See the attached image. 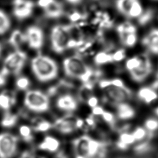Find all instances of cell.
Instances as JSON below:
<instances>
[{"instance_id": "4", "label": "cell", "mask_w": 158, "mask_h": 158, "mask_svg": "<svg viewBox=\"0 0 158 158\" xmlns=\"http://www.w3.org/2000/svg\"><path fill=\"white\" fill-rule=\"evenodd\" d=\"M23 104L29 110L36 113H43L48 111L50 106L48 96L43 92L31 89L26 92Z\"/></svg>"}, {"instance_id": "2", "label": "cell", "mask_w": 158, "mask_h": 158, "mask_svg": "<svg viewBox=\"0 0 158 158\" xmlns=\"http://www.w3.org/2000/svg\"><path fill=\"white\" fill-rule=\"evenodd\" d=\"M63 69L66 75L83 83L90 81L94 74L93 69L79 55L65 58L63 61Z\"/></svg>"}, {"instance_id": "49", "label": "cell", "mask_w": 158, "mask_h": 158, "mask_svg": "<svg viewBox=\"0 0 158 158\" xmlns=\"http://www.w3.org/2000/svg\"><path fill=\"white\" fill-rule=\"evenodd\" d=\"M19 158H29V157H28L27 156H22V157H19Z\"/></svg>"}, {"instance_id": "13", "label": "cell", "mask_w": 158, "mask_h": 158, "mask_svg": "<svg viewBox=\"0 0 158 158\" xmlns=\"http://www.w3.org/2000/svg\"><path fill=\"white\" fill-rule=\"evenodd\" d=\"M56 106L60 110L72 112L78 107L77 99L71 94L65 93L59 96L56 101Z\"/></svg>"}, {"instance_id": "23", "label": "cell", "mask_w": 158, "mask_h": 158, "mask_svg": "<svg viewBox=\"0 0 158 158\" xmlns=\"http://www.w3.org/2000/svg\"><path fill=\"white\" fill-rule=\"evenodd\" d=\"M8 42L17 50L21 46H22V44L27 43L25 33H23L19 30H15L10 34Z\"/></svg>"}, {"instance_id": "17", "label": "cell", "mask_w": 158, "mask_h": 158, "mask_svg": "<svg viewBox=\"0 0 158 158\" xmlns=\"http://www.w3.org/2000/svg\"><path fill=\"white\" fill-rule=\"evenodd\" d=\"M116 109V116L122 120H128L135 117V109L128 102H122L114 104Z\"/></svg>"}, {"instance_id": "43", "label": "cell", "mask_w": 158, "mask_h": 158, "mask_svg": "<svg viewBox=\"0 0 158 158\" xmlns=\"http://www.w3.org/2000/svg\"><path fill=\"white\" fill-rule=\"evenodd\" d=\"M151 86L154 88L155 89H158V70L156 73V80L153 81V83H152Z\"/></svg>"}, {"instance_id": "27", "label": "cell", "mask_w": 158, "mask_h": 158, "mask_svg": "<svg viewBox=\"0 0 158 158\" xmlns=\"http://www.w3.org/2000/svg\"><path fill=\"white\" fill-rule=\"evenodd\" d=\"M116 30L118 35L137 32L136 27L133 23L128 21H125L119 24L117 27Z\"/></svg>"}, {"instance_id": "34", "label": "cell", "mask_w": 158, "mask_h": 158, "mask_svg": "<svg viewBox=\"0 0 158 158\" xmlns=\"http://www.w3.org/2000/svg\"><path fill=\"white\" fill-rule=\"evenodd\" d=\"M133 1L131 0H116L115 6L120 13L127 16Z\"/></svg>"}, {"instance_id": "18", "label": "cell", "mask_w": 158, "mask_h": 158, "mask_svg": "<svg viewBox=\"0 0 158 158\" xmlns=\"http://www.w3.org/2000/svg\"><path fill=\"white\" fill-rule=\"evenodd\" d=\"M30 125L34 132L44 133L52 128V124L41 117H35L30 120Z\"/></svg>"}, {"instance_id": "42", "label": "cell", "mask_w": 158, "mask_h": 158, "mask_svg": "<svg viewBox=\"0 0 158 158\" xmlns=\"http://www.w3.org/2000/svg\"><path fill=\"white\" fill-rule=\"evenodd\" d=\"M54 0H38L37 4L39 7L45 9L49 4H51Z\"/></svg>"}, {"instance_id": "48", "label": "cell", "mask_w": 158, "mask_h": 158, "mask_svg": "<svg viewBox=\"0 0 158 158\" xmlns=\"http://www.w3.org/2000/svg\"><path fill=\"white\" fill-rule=\"evenodd\" d=\"M1 52H2V46H1V44L0 43V57L1 55Z\"/></svg>"}, {"instance_id": "53", "label": "cell", "mask_w": 158, "mask_h": 158, "mask_svg": "<svg viewBox=\"0 0 158 158\" xmlns=\"http://www.w3.org/2000/svg\"><path fill=\"white\" fill-rule=\"evenodd\" d=\"M154 1H158V0H154Z\"/></svg>"}, {"instance_id": "26", "label": "cell", "mask_w": 158, "mask_h": 158, "mask_svg": "<svg viewBox=\"0 0 158 158\" xmlns=\"http://www.w3.org/2000/svg\"><path fill=\"white\" fill-rule=\"evenodd\" d=\"M143 11V7L141 2L139 0H135L133 2L126 17L130 19H137L142 14Z\"/></svg>"}, {"instance_id": "51", "label": "cell", "mask_w": 158, "mask_h": 158, "mask_svg": "<svg viewBox=\"0 0 158 158\" xmlns=\"http://www.w3.org/2000/svg\"><path fill=\"white\" fill-rule=\"evenodd\" d=\"M92 158H96V157H92Z\"/></svg>"}, {"instance_id": "37", "label": "cell", "mask_w": 158, "mask_h": 158, "mask_svg": "<svg viewBox=\"0 0 158 158\" xmlns=\"http://www.w3.org/2000/svg\"><path fill=\"white\" fill-rule=\"evenodd\" d=\"M15 84L18 89L27 90L30 85V81L27 77L21 76L17 78Z\"/></svg>"}, {"instance_id": "16", "label": "cell", "mask_w": 158, "mask_h": 158, "mask_svg": "<svg viewBox=\"0 0 158 158\" xmlns=\"http://www.w3.org/2000/svg\"><path fill=\"white\" fill-rule=\"evenodd\" d=\"M60 141L53 136H46L38 144V149L49 153L56 152L60 148Z\"/></svg>"}, {"instance_id": "52", "label": "cell", "mask_w": 158, "mask_h": 158, "mask_svg": "<svg viewBox=\"0 0 158 158\" xmlns=\"http://www.w3.org/2000/svg\"><path fill=\"white\" fill-rule=\"evenodd\" d=\"M131 1H135V0H131Z\"/></svg>"}, {"instance_id": "41", "label": "cell", "mask_w": 158, "mask_h": 158, "mask_svg": "<svg viewBox=\"0 0 158 158\" xmlns=\"http://www.w3.org/2000/svg\"><path fill=\"white\" fill-rule=\"evenodd\" d=\"M86 104L91 109L99 105V99L94 94L90 96L86 101Z\"/></svg>"}, {"instance_id": "32", "label": "cell", "mask_w": 158, "mask_h": 158, "mask_svg": "<svg viewBox=\"0 0 158 158\" xmlns=\"http://www.w3.org/2000/svg\"><path fill=\"white\" fill-rule=\"evenodd\" d=\"M155 12L152 9H148L144 10L142 14L137 19L138 24L141 26H144L149 23L154 17Z\"/></svg>"}, {"instance_id": "10", "label": "cell", "mask_w": 158, "mask_h": 158, "mask_svg": "<svg viewBox=\"0 0 158 158\" xmlns=\"http://www.w3.org/2000/svg\"><path fill=\"white\" fill-rule=\"evenodd\" d=\"M152 70V63L149 56L147 53H143V59L140 65L129 72V74L134 81L141 83L151 75Z\"/></svg>"}, {"instance_id": "20", "label": "cell", "mask_w": 158, "mask_h": 158, "mask_svg": "<svg viewBox=\"0 0 158 158\" xmlns=\"http://www.w3.org/2000/svg\"><path fill=\"white\" fill-rule=\"evenodd\" d=\"M15 102L16 98L12 91L5 90L0 93V109L9 110Z\"/></svg>"}, {"instance_id": "44", "label": "cell", "mask_w": 158, "mask_h": 158, "mask_svg": "<svg viewBox=\"0 0 158 158\" xmlns=\"http://www.w3.org/2000/svg\"><path fill=\"white\" fill-rule=\"evenodd\" d=\"M6 77L3 76L0 73V87L3 86L6 83Z\"/></svg>"}, {"instance_id": "7", "label": "cell", "mask_w": 158, "mask_h": 158, "mask_svg": "<svg viewBox=\"0 0 158 158\" xmlns=\"http://www.w3.org/2000/svg\"><path fill=\"white\" fill-rule=\"evenodd\" d=\"M50 39L52 48L56 53H62L69 49L70 36L68 25H57L54 26L51 30Z\"/></svg>"}, {"instance_id": "22", "label": "cell", "mask_w": 158, "mask_h": 158, "mask_svg": "<svg viewBox=\"0 0 158 158\" xmlns=\"http://www.w3.org/2000/svg\"><path fill=\"white\" fill-rule=\"evenodd\" d=\"M136 143V139L131 131H124L119 135L117 141V146L120 149H126Z\"/></svg>"}, {"instance_id": "14", "label": "cell", "mask_w": 158, "mask_h": 158, "mask_svg": "<svg viewBox=\"0 0 158 158\" xmlns=\"http://www.w3.org/2000/svg\"><path fill=\"white\" fill-rule=\"evenodd\" d=\"M142 45L154 55H158V28L151 30L141 40Z\"/></svg>"}, {"instance_id": "5", "label": "cell", "mask_w": 158, "mask_h": 158, "mask_svg": "<svg viewBox=\"0 0 158 158\" xmlns=\"http://www.w3.org/2000/svg\"><path fill=\"white\" fill-rule=\"evenodd\" d=\"M73 146L77 157L92 158L98 153L101 144L88 135H82L73 141Z\"/></svg>"}, {"instance_id": "36", "label": "cell", "mask_w": 158, "mask_h": 158, "mask_svg": "<svg viewBox=\"0 0 158 158\" xmlns=\"http://www.w3.org/2000/svg\"><path fill=\"white\" fill-rule=\"evenodd\" d=\"M144 127L148 132H154L158 130V118L156 117L148 118L144 124Z\"/></svg>"}, {"instance_id": "46", "label": "cell", "mask_w": 158, "mask_h": 158, "mask_svg": "<svg viewBox=\"0 0 158 158\" xmlns=\"http://www.w3.org/2000/svg\"><path fill=\"white\" fill-rule=\"evenodd\" d=\"M154 112H155V114H156V117H157V118H158V107H157L155 108V109H154Z\"/></svg>"}, {"instance_id": "29", "label": "cell", "mask_w": 158, "mask_h": 158, "mask_svg": "<svg viewBox=\"0 0 158 158\" xmlns=\"http://www.w3.org/2000/svg\"><path fill=\"white\" fill-rule=\"evenodd\" d=\"M143 53L133 56L130 58H128L125 64V69L127 70V71L129 72L135 69H136L140 65L143 61Z\"/></svg>"}, {"instance_id": "40", "label": "cell", "mask_w": 158, "mask_h": 158, "mask_svg": "<svg viewBox=\"0 0 158 158\" xmlns=\"http://www.w3.org/2000/svg\"><path fill=\"white\" fill-rule=\"evenodd\" d=\"M113 62H118L123 60L126 57V52L124 49H118L114 53H112Z\"/></svg>"}, {"instance_id": "45", "label": "cell", "mask_w": 158, "mask_h": 158, "mask_svg": "<svg viewBox=\"0 0 158 158\" xmlns=\"http://www.w3.org/2000/svg\"><path fill=\"white\" fill-rule=\"evenodd\" d=\"M69 3L71 4H77L81 2L82 0H66Z\"/></svg>"}, {"instance_id": "39", "label": "cell", "mask_w": 158, "mask_h": 158, "mask_svg": "<svg viewBox=\"0 0 158 158\" xmlns=\"http://www.w3.org/2000/svg\"><path fill=\"white\" fill-rule=\"evenodd\" d=\"M68 17L69 19L72 23H77L80 20L85 19L86 17V15L83 14L78 11H73L69 14Z\"/></svg>"}, {"instance_id": "9", "label": "cell", "mask_w": 158, "mask_h": 158, "mask_svg": "<svg viewBox=\"0 0 158 158\" xmlns=\"http://www.w3.org/2000/svg\"><path fill=\"white\" fill-rule=\"evenodd\" d=\"M17 137L9 132L0 133V158H12L18 149Z\"/></svg>"}, {"instance_id": "8", "label": "cell", "mask_w": 158, "mask_h": 158, "mask_svg": "<svg viewBox=\"0 0 158 158\" xmlns=\"http://www.w3.org/2000/svg\"><path fill=\"white\" fill-rule=\"evenodd\" d=\"M83 125L84 119L68 114L56 119L52 124V127L62 134L69 135L77 130H82Z\"/></svg>"}, {"instance_id": "3", "label": "cell", "mask_w": 158, "mask_h": 158, "mask_svg": "<svg viewBox=\"0 0 158 158\" xmlns=\"http://www.w3.org/2000/svg\"><path fill=\"white\" fill-rule=\"evenodd\" d=\"M31 67L36 78L41 82L50 81L58 75V66L52 58L39 54L31 62Z\"/></svg>"}, {"instance_id": "11", "label": "cell", "mask_w": 158, "mask_h": 158, "mask_svg": "<svg viewBox=\"0 0 158 158\" xmlns=\"http://www.w3.org/2000/svg\"><path fill=\"white\" fill-rule=\"evenodd\" d=\"M26 41L29 47L35 50L40 49L44 41V34L42 29L35 25L29 27L26 31Z\"/></svg>"}, {"instance_id": "12", "label": "cell", "mask_w": 158, "mask_h": 158, "mask_svg": "<svg viewBox=\"0 0 158 158\" xmlns=\"http://www.w3.org/2000/svg\"><path fill=\"white\" fill-rule=\"evenodd\" d=\"M33 2L30 0H14L13 14L20 20L27 19L33 12Z\"/></svg>"}, {"instance_id": "38", "label": "cell", "mask_w": 158, "mask_h": 158, "mask_svg": "<svg viewBox=\"0 0 158 158\" xmlns=\"http://www.w3.org/2000/svg\"><path fill=\"white\" fill-rule=\"evenodd\" d=\"M96 126V122L94 117L91 114L84 119V125L83 130L88 131L94 129Z\"/></svg>"}, {"instance_id": "47", "label": "cell", "mask_w": 158, "mask_h": 158, "mask_svg": "<svg viewBox=\"0 0 158 158\" xmlns=\"http://www.w3.org/2000/svg\"><path fill=\"white\" fill-rule=\"evenodd\" d=\"M31 158H48V157L43 156H35V157H32Z\"/></svg>"}, {"instance_id": "6", "label": "cell", "mask_w": 158, "mask_h": 158, "mask_svg": "<svg viewBox=\"0 0 158 158\" xmlns=\"http://www.w3.org/2000/svg\"><path fill=\"white\" fill-rule=\"evenodd\" d=\"M27 59V54L19 49H17L6 57L0 73L4 77L9 74L19 75L22 71Z\"/></svg>"}, {"instance_id": "19", "label": "cell", "mask_w": 158, "mask_h": 158, "mask_svg": "<svg viewBox=\"0 0 158 158\" xmlns=\"http://www.w3.org/2000/svg\"><path fill=\"white\" fill-rule=\"evenodd\" d=\"M91 114L94 117H100L106 123L112 125L115 123V116L110 111L105 110L102 106L98 105L91 109Z\"/></svg>"}, {"instance_id": "1", "label": "cell", "mask_w": 158, "mask_h": 158, "mask_svg": "<svg viewBox=\"0 0 158 158\" xmlns=\"http://www.w3.org/2000/svg\"><path fill=\"white\" fill-rule=\"evenodd\" d=\"M99 86L103 90L105 99L114 105L128 102L131 98V91L120 78L102 80L99 82Z\"/></svg>"}, {"instance_id": "21", "label": "cell", "mask_w": 158, "mask_h": 158, "mask_svg": "<svg viewBox=\"0 0 158 158\" xmlns=\"http://www.w3.org/2000/svg\"><path fill=\"white\" fill-rule=\"evenodd\" d=\"M44 15L49 19H57L60 17L64 13V6L62 4L54 0L51 4L44 9Z\"/></svg>"}, {"instance_id": "50", "label": "cell", "mask_w": 158, "mask_h": 158, "mask_svg": "<svg viewBox=\"0 0 158 158\" xmlns=\"http://www.w3.org/2000/svg\"><path fill=\"white\" fill-rule=\"evenodd\" d=\"M76 158H82V157H77Z\"/></svg>"}, {"instance_id": "33", "label": "cell", "mask_w": 158, "mask_h": 158, "mask_svg": "<svg viewBox=\"0 0 158 158\" xmlns=\"http://www.w3.org/2000/svg\"><path fill=\"white\" fill-rule=\"evenodd\" d=\"M10 27V20L8 15L0 10V35L6 33Z\"/></svg>"}, {"instance_id": "15", "label": "cell", "mask_w": 158, "mask_h": 158, "mask_svg": "<svg viewBox=\"0 0 158 158\" xmlns=\"http://www.w3.org/2000/svg\"><path fill=\"white\" fill-rule=\"evenodd\" d=\"M137 97L143 102L149 104L155 102L158 99V93L157 89L151 86H143L138 89Z\"/></svg>"}, {"instance_id": "35", "label": "cell", "mask_w": 158, "mask_h": 158, "mask_svg": "<svg viewBox=\"0 0 158 158\" xmlns=\"http://www.w3.org/2000/svg\"><path fill=\"white\" fill-rule=\"evenodd\" d=\"M136 143L144 141L148 136V131L144 127H136L132 131Z\"/></svg>"}, {"instance_id": "25", "label": "cell", "mask_w": 158, "mask_h": 158, "mask_svg": "<svg viewBox=\"0 0 158 158\" xmlns=\"http://www.w3.org/2000/svg\"><path fill=\"white\" fill-rule=\"evenodd\" d=\"M19 120V116L17 114L11 112L9 110L5 111L3 115L1 124L3 127L11 128L14 127Z\"/></svg>"}, {"instance_id": "24", "label": "cell", "mask_w": 158, "mask_h": 158, "mask_svg": "<svg viewBox=\"0 0 158 158\" xmlns=\"http://www.w3.org/2000/svg\"><path fill=\"white\" fill-rule=\"evenodd\" d=\"M94 86L93 83L90 81L86 83H83L78 91V98L83 102H86V100L92 95H93Z\"/></svg>"}, {"instance_id": "30", "label": "cell", "mask_w": 158, "mask_h": 158, "mask_svg": "<svg viewBox=\"0 0 158 158\" xmlns=\"http://www.w3.org/2000/svg\"><path fill=\"white\" fill-rule=\"evenodd\" d=\"M33 131L30 125L23 124L19 128L20 136L26 142H30L33 139Z\"/></svg>"}, {"instance_id": "31", "label": "cell", "mask_w": 158, "mask_h": 158, "mask_svg": "<svg viewBox=\"0 0 158 158\" xmlns=\"http://www.w3.org/2000/svg\"><path fill=\"white\" fill-rule=\"evenodd\" d=\"M122 43L127 48L133 47L138 40V36L136 33H128L125 35H119Z\"/></svg>"}, {"instance_id": "28", "label": "cell", "mask_w": 158, "mask_h": 158, "mask_svg": "<svg viewBox=\"0 0 158 158\" xmlns=\"http://www.w3.org/2000/svg\"><path fill=\"white\" fill-rule=\"evenodd\" d=\"M94 63L98 65L113 62L112 53H109L106 51L98 52L94 57Z\"/></svg>"}]
</instances>
